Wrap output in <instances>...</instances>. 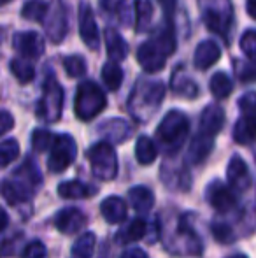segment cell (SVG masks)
Returning a JSON list of instances; mask_svg holds the SVG:
<instances>
[{
    "label": "cell",
    "mask_w": 256,
    "mask_h": 258,
    "mask_svg": "<svg viewBox=\"0 0 256 258\" xmlns=\"http://www.w3.org/2000/svg\"><path fill=\"white\" fill-rule=\"evenodd\" d=\"M153 20V4L151 0H135V28L137 32L147 30Z\"/></svg>",
    "instance_id": "obj_32"
},
{
    "label": "cell",
    "mask_w": 256,
    "mask_h": 258,
    "mask_svg": "<svg viewBox=\"0 0 256 258\" xmlns=\"http://www.w3.org/2000/svg\"><path fill=\"white\" fill-rule=\"evenodd\" d=\"M106 95H104L102 88L95 81H84L79 85L74 104V111L79 119L90 121L95 116H99L106 109Z\"/></svg>",
    "instance_id": "obj_4"
},
{
    "label": "cell",
    "mask_w": 256,
    "mask_h": 258,
    "mask_svg": "<svg viewBox=\"0 0 256 258\" xmlns=\"http://www.w3.org/2000/svg\"><path fill=\"white\" fill-rule=\"evenodd\" d=\"M211 232L214 235V239L218 242H223V244H228V242L235 241V235H233V230L230 228L228 223H223V221H214L211 227Z\"/></svg>",
    "instance_id": "obj_39"
},
{
    "label": "cell",
    "mask_w": 256,
    "mask_h": 258,
    "mask_svg": "<svg viewBox=\"0 0 256 258\" xmlns=\"http://www.w3.org/2000/svg\"><path fill=\"white\" fill-rule=\"evenodd\" d=\"M90 163H92V172L95 177L102 181H113L118 174V155L114 151L113 144L102 141L97 143L86 151Z\"/></svg>",
    "instance_id": "obj_5"
},
{
    "label": "cell",
    "mask_w": 256,
    "mask_h": 258,
    "mask_svg": "<svg viewBox=\"0 0 256 258\" xmlns=\"http://www.w3.org/2000/svg\"><path fill=\"white\" fill-rule=\"evenodd\" d=\"M20 155V144L14 139H7L0 144V167H6L13 163Z\"/></svg>",
    "instance_id": "obj_36"
},
{
    "label": "cell",
    "mask_w": 256,
    "mask_h": 258,
    "mask_svg": "<svg viewBox=\"0 0 256 258\" xmlns=\"http://www.w3.org/2000/svg\"><path fill=\"white\" fill-rule=\"evenodd\" d=\"M14 126V118L11 112L2 111L0 109V136H4L6 132H9L11 128Z\"/></svg>",
    "instance_id": "obj_43"
},
{
    "label": "cell",
    "mask_w": 256,
    "mask_h": 258,
    "mask_svg": "<svg viewBox=\"0 0 256 258\" xmlns=\"http://www.w3.org/2000/svg\"><path fill=\"white\" fill-rule=\"evenodd\" d=\"M102 7L109 13H120L125 6H127V0H100Z\"/></svg>",
    "instance_id": "obj_45"
},
{
    "label": "cell",
    "mask_w": 256,
    "mask_h": 258,
    "mask_svg": "<svg viewBox=\"0 0 256 258\" xmlns=\"http://www.w3.org/2000/svg\"><path fill=\"white\" fill-rule=\"evenodd\" d=\"M204 21L212 32L223 35V37H228L230 27H232V14L230 13L218 9H207L204 14Z\"/></svg>",
    "instance_id": "obj_19"
},
{
    "label": "cell",
    "mask_w": 256,
    "mask_h": 258,
    "mask_svg": "<svg viewBox=\"0 0 256 258\" xmlns=\"http://www.w3.org/2000/svg\"><path fill=\"white\" fill-rule=\"evenodd\" d=\"M23 16L27 20H34L46 25L49 16V2H44V0H30L23 7Z\"/></svg>",
    "instance_id": "obj_31"
},
{
    "label": "cell",
    "mask_w": 256,
    "mask_h": 258,
    "mask_svg": "<svg viewBox=\"0 0 256 258\" xmlns=\"http://www.w3.org/2000/svg\"><path fill=\"white\" fill-rule=\"evenodd\" d=\"M225 125V111L219 105H207L200 116V134L216 137Z\"/></svg>",
    "instance_id": "obj_15"
},
{
    "label": "cell",
    "mask_w": 256,
    "mask_h": 258,
    "mask_svg": "<svg viewBox=\"0 0 256 258\" xmlns=\"http://www.w3.org/2000/svg\"><path fill=\"white\" fill-rule=\"evenodd\" d=\"M235 71H237V78L242 79V81H253L254 79V65L251 60L247 61H235Z\"/></svg>",
    "instance_id": "obj_42"
},
{
    "label": "cell",
    "mask_w": 256,
    "mask_h": 258,
    "mask_svg": "<svg viewBox=\"0 0 256 258\" xmlns=\"http://www.w3.org/2000/svg\"><path fill=\"white\" fill-rule=\"evenodd\" d=\"M172 90L176 93L183 97H188V99H195L198 95V86L193 79H190L188 76L183 74L181 69H178V72L172 78Z\"/></svg>",
    "instance_id": "obj_29"
},
{
    "label": "cell",
    "mask_w": 256,
    "mask_h": 258,
    "mask_svg": "<svg viewBox=\"0 0 256 258\" xmlns=\"http://www.w3.org/2000/svg\"><path fill=\"white\" fill-rule=\"evenodd\" d=\"M151 42H153L165 56H168V54H172L176 51V35H174V27L170 25V21H167V23L151 37Z\"/></svg>",
    "instance_id": "obj_23"
},
{
    "label": "cell",
    "mask_w": 256,
    "mask_h": 258,
    "mask_svg": "<svg viewBox=\"0 0 256 258\" xmlns=\"http://www.w3.org/2000/svg\"><path fill=\"white\" fill-rule=\"evenodd\" d=\"M130 206L139 214H146L153 209L154 206V195L147 186H133L128 191Z\"/></svg>",
    "instance_id": "obj_20"
},
{
    "label": "cell",
    "mask_w": 256,
    "mask_h": 258,
    "mask_svg": "<svg viewBox=\"0 0 256 258\" xmlns=\"http://www.w3.org/2000/svg\"><path fill=\"white\" fill-rule=\"evenodd\" d=\"M9 0H0V6H4V4H7Z\"/></svg>",
    "instance_id": "obj_51"
},
{
    "label": "cell",
    "mask_w": 256,
    "mask_h": 258,
    "mask_svg": "<svg viewBox=\"0 0 256 258\" xmlns=\"http://www.w3.org/2000/svg\"><path fill=\"white\" fill-rule=\"evenodd\" d=\"M158 156V148L147 136H140L135 143V158L140 165H151Z\"/></svg>",
    "instance_id": "obj_26"
},
{
    "label": "cell",
    "mask_w": 256,
    "mask_h": 258,
    "mask_svg": "<svg viewBox=\"0 0 256 258\" xmlns=\"http://www.w3.org/2000/svg\"><path fill=\"white\" fill-rule=\"evenodd\" d=\"M146 235H147V221L142 220V218H135V220H132L130 223H127L121 228L120 234H118V241L127 244V242L140 241Z\"/></svg>",
    "instance_id": "obj_24"
},
{
    "label": "cell",
    "mask_w": 256,
    "mask_h": 258,
    "mask_svg": "<svg viewBox=\"0 0 256 258\" xmlns=\"http://www.w3.org/2000/svg\"><path fill=\"white\" fill-rule=\"evenodd\" d=\"M42 177L34 160L27 158L25 163L14 174L11 179L0 183V195L7 201V204L18 206L28 202L34 195V190L41 184Z\"/></svg>",
    "instance_id": "obj_1"
},
{
    "label": "cell",
    "mask_w": 256,
    "mask_h": 258,
    "mask_svg": "<svg viewBox=\"0 0 256 258\" xmlns=\"http://www.w3.org/2000/svg\"><path fill=\"white\" fill-rule=\"evenodd\" d=\"M79 35H81L86 46H90L92 49H97V46L100 42L99 28H97V21L95 16H93L92 7L84 2L79 7Z\"/></svg>",
    "instance_id": "obj_10"
},
{
    "label": "cell",
    "mask_w": 256,
    "mask_h": 258,
    "mask_svg": "<svg viewBox=\"0 0 256 258\" xmlns=\"http://www.w3.org/2000/svg\"><path fill=\"white\" fill-rule=\"evenodd\" d=\"M205 199H207L209 206L219 214H226L237 206V197L232 191V188L226 186L221 181H212L205 190Z\"/></svg>",
    "instance_id": "obj_9"
},
{
    "label": "cell",
    "mask_w": 256,
    "mask_h": 258,
    "mask_svg": "<svg viewBox=\"0 0 256 258\" xmlns=\"http://www.w3.org/2000/svg\"><path fill=\"white\" fill-rule=\"evenodd\" d=\"M23 258H48V249H46V246L41 241H32L25 248Z\"/></svg>",
    "instance_id": "obj_41"
},
{
    "label": "cell",
    "mask_w": 256,
    "mask_h": 258,
    "mask_svg": "<svg viewBox=\"0 0 256 258\" xmlns=\"http://www.w3.org/2000/svg\"><path fill=\"white\" fill-rule=\"evenodd\" d=\"M165 97V86L161 81H139L128 99L132 116L140 123H146L161 105Z\"/></svg>",
    "instance_id": "obj_2"
},
{
    "label": "cell",
    "mask_w": 256,
    "mask_h": 258,
    "mask_svg": "<svg viewBox=\"0 0 256 258\" xmlns=\"http://www.w3.org/2000/svg\"><path fill=\"white\" fill-rule=\"evenodd\" d=\"M161 179L167 184L168 188H174V190H188L192 186V179H190V172L186 169H172L170 172L167 169H163V174H161Z\"/></svg>",
    "instance_id": "obj_28"
},
{
    "label": "cell",
    "mask_w": 256,
    "mask_h": 258,
    "mask_svg": "<svg viewBox=\"0 0 256 258\" xmlns=\"http://www.w3.org/2000/svg\"><path fill=\"white\" fill-rule=\"evenodd\" d=\"M86 214L82 211L75 209V207H68V209L60 211L55 216V227L58 228L62 234H75L86 225Z\"/></svg>",
    "instance_id": "obj_14"
},
{
    "label": "cell",
    "mask_w": 256,
    "mask_h": 258,
    "mask_svg": "<svg viewBox=\"0 0 256 258\" xmlns=\"http://www.w3.org/2000/svg\"><path fill=\"white\" fill-rule=\"evenodd\" d=\"M165 60H167V56H165L151 41L140 44L139 49H137V61H139V65L146 72L161 71V69L165 67Z\"/></svg>",
    "instance_id": "obj_13"
},
{
    "label": "cell",
    "mask_w": 256,
    "mask_h": 258,
    "mask_svg": "<svg viewBox=\"0 0 256 258\" xmlns=\"http://www.w3.org/2000/svg\"><path fill=\"white\" fill-rule=\"evenodd\" d=\"M212 144H214V137L205 136V134L198 132L195 136V139L190 144V151H188V158L192 163H202L209 155H211Z\"/></svg>",
    "instance_id": "obj_22"
},
{
    "label": "cell",
    "mask_w": 256,
    "mask_h": 258,
    "mask_svg": "<svg viewBox=\"0 0 256 258\" xmlns=\"http://www.w3.org/2000/svg\"><path fill=\"white\" fill-rule=\"evenodd\" d=\"M100 134L106 137L107 143H125L130 137L132 130H130L128 123L125 119H107L104 125H100Z\"/></svg>",
    "instance_id": "obj_18"
},
{
    "label": "cell",
    "mask_w": 256,
    "mask_h": 258,
    "mask_svg": "<svg viewBox=\"0 0 256 258\" xmlns=\"http://www.w3.org/2000/svg\"><path fill=\"white\" fill-rule=\"evenodd\" d=\"M77 155V148H75V141L72 139L68 134L62 136H55L49 148V158H48V169L51 172H63L68 165L75 160Z\"/></svg>",
    "instance_id": "obj_8"
},
{
    "label": "cell",
    "mask_w": 256,
    "mask_h": 258,
    "mask_svg": "<svg viewBox=\"0 0 256 258\" xmlns=\"http://www.w3.org/2000/svg\"><path fill=\"white\" fill-rule=\"evenodd\" d=\"M226 177H228V184L235 191H246L251 188V172L247 169L246 162L240 156H233L228 163L226 169Z\"/></svg>",
    "instance_id": "obj_12"
},
{
    "label": "cell",
    "mask_w": 256,
    "mask_h": 258,
    "mask_svg": "<svg viewBox=\"0 0 256 258\" xmlns=\"http://www.w3.org/2000/svg\"><path fill=\"white\" fill-rule=\"evenodd\" d=\"M239 107L244 114H254V93H247L239 100Z\"/></svg>",
    "instance_id": "obj_44"
},
{
    "label": "cell",
    "mask_w": 256,
    "mask_h": 258,
    "mask_svg": "<svg viewBox=\"0 0 256 258\" xmlns=\"http://www.w3.org/2000/svg\"><path fill=\"white\" fill-rule=\"evenodd\" d=\"M100 213L106 218L107 223L116 225V223H123V221L127 220L128 207L123 199L113 195V197H107L102 201V204H100Z\"/></svg>",
    "instance_id": "obj_16"
},
{
    "label": "cell",
    "mask_w": 256,
    "mask_h": 258,
    "mask_svg": "<svg viewBox=\"0 0 256 258\" xmlns=\"http://www.w3.org/2000/svg\"><path fill=\"white\" fill-rule=\"evenodd\" d=\"M104 39H106L107 54L113 58V61H121L127 58L128 46L125 42V39L121 37L120 32H116L114 28H107L106 34H104Z\"/></svg>",
    "instance_id": "obj_21"
},
{
    "label": "cell",
    "mask_w": 256,
    "mask_h": 258,
    "mask_svg": "<svg viewBox=\"0 0 256 258\" xmlns=\"http://www.w3.org/2000/svg\"><path fill=\"white\" fill-rule=\"evenodd\" d=\"M121 258H147V253L142 251L140 248H130L121 255Z\"/></svg>",
    "instance_id": "obj_46"
},
{
    "label": "cell",
    "mask_w": 256,
    "mask_h": 258,
    "mask_svg": "<svg viewBox=\"0 0 256 258\" xmlns=\"http://www.w3.org/2000/svg\"><path fill=\"white\" fill-rule=\"evenodd\" d=\"M13 42L14 49L25 58H39L44 53V41L35 32H18Z\"/></svg>",
    "instance_id": "obj_11"
},
{
    "label": "cell",
    "mask_w": 256,
    "mask_h": 258,
    "mask_svg": "<svg viewBox=\"0 0 256 258\" xmlns=\"http://www.w3.org/2000/svg\"><path fill=\"white\" fill-rule=\"evenodd\" d=\"M233 139L239 144H251L254 139V114H244L233 128Z\"/></svg>",
    "instance_id": "obj_27"
},
{
    "label": "cell",
    "mask_w": 256,
    "mask_h": 258,
    "mask_svg": "<svg viewBox=\"0 0 256 258\" xmlns=\"http://www.w3.org/2000/svg\"><path fill=\"white\" fill-rule=\"evenodd\" d=\"M63 109V90L58 85L53 76H49L44 81V88H42V97L37 104V116L42 121L55 123L62 116Z\"/></svg>",
    "instance_id": "obj_6"
},
{
    "label": "cell",
    "mask_w": 256,
    "mask_h": 258,
    "mask_svg": "<svg viewBox=\"0 0 256 258\" xmlns=\"http://www.w3.org/2000/svg\"><path fill=\"white\" fill-rule=\"evenodd\" d=\"M63 67L67 71L68 78H81L86 72V63L79 54H74V56H67L63 60Z\"/></svg>",
    "instance_id": "obj_38"
},
{
    "label": "cell",
    "mask_w": 256,
    "mask_h": 258,
    "mask_svg": "<svg viewBox=\"0 0 256 258\" xmlns=\"http://www.w3.org/2000/svg\"><path fill=\"white\" fill-rule=\"evenodd\" d=\"M247 14L251 18H256V0H247Z\"/></svg>",
    "instance_id": "obj_49"
},
{
    "label": "cell",
    "mask_w": 256,
    "mask_h": 258,
    "mask_svg": "<svg viewBox=\"0 0 256 258\" xmlns=\"http://www.w3.org/2000/svg\"><path fill=\"white\" fill-rule=\"evenodd\" d=\"M7 223H9V216H7V213L6 211L0 207V232L4 230V228L7 227Z\"/></svg>",
    "instance_id": "obj_48"
},
{
    "label": "cell",
    "mask_w": 256,
    "mask_h": 258,
    "mask_svg": "<svg viewBox=\"0 0 256 258\" xmlns=\"http://www.w3.org/2000/svg\"><path fill=\"white\" fill-rule=\"evenodd\" d=\"M55 139L49 130H44V128H37L34 134H32V146L37 153H44L51 148V143Z\"/></svg>",
    "instance_id": "obj_37"
},
{
    "label": "cell",
    "mask_w": 256,
    "mask_h": 258,
    "mask_svg": "<svg viewBox=\"0 0 256 258\" xmlns=\"http://www.w3.org/2000/svg\"><path fill=\"white\" fill-rule=\"evenodd\" d=\"M97 194L95 186H90L81 181H65L58 186V195L63 199H86Z\"/></svg>",
    "instance_id": "obj_25"
},
{
    "label": "cell",
    "mask_w": 256,
    "mask_h": 258,
    "mask_svg": "<svg viewBox=\"0 0 256 258\" xmlns=\"http://www.w3.org/2000/svg\"><path fill=\"white\" fill-rule=\"evenodd\" d=\"M167 235L168 239L165 241V244L170 253H176V255H200L202 253L200 239L192 230L185 216L179 218L176 230Z\"/></svg>",
    "instance_id": "obj_7"
},
{
    "label": "cell",
    "mask_w": 256,
    "mask_h": 258,
    "mask_svg": "<svg viewBox=\"0 0 256 258\" xmlns=\"http://www.w3.org/2000/svg\"><path fill=\"white\" fill-rule=\"evenodd\" d=\"M190 121L181 111H170L163 116L156 128V139L167 155L178 153L186 143Z\"/></svg>",
    "instance_id": "obj_3"
},
{
    "label": "cell",
    "mask_w": 256,
    "mask_h": 258,
    "mask_svg": "<svg viewBox=\"0 0 256 258\" xmlns=\"http://www.w3.org/2000/svg\"><path fill=\"white\" fill-rule=\"evenodd\" d=\"M209 86H211V93L219 100L226 99V97H228L230 93H232V90H233L232 79H230L225 72H216V74L211 78Z\"/></svg>",
    "instance_id": "obj_33"
},
{
    "label": "cell",
    "mask_w": 256,
    "mask_h": 258,
    "mask_svg": "<svg viewBox=\"0 0 256 258\" xmlns=\"http://www.w3.org/2000/svg\"><path fill=\"white\" fill-rule=\"evenodd\" d=\"M11 71H13L14 78H16L20 83H23V85L30 83L35 76L34 65L27 60H21V58H14V60L11 61Z\"/></svg>",
    "instance_id": "obj_35"
},
{
    "label": "cell",
    "mask_w": 256,
    "mask_h": 258,
    "mask_svg": "<svg viewBox=\"0 0 256 258\" xmlns=\"http://www.w3.org/2000/svg\"><path fill=\"white\" fill-rule=\"evenodd\" d=\"M158 2H160L161 9L165 11V14H167V16H170V14L174 13V9H176V0H158Z\"/></svg>",
    "instance_id": "obj_47"
},
{
    "label": "cell",
    "mask_w": 256,
    "mask_h": 258,
    "mask_svg": "<svg viewBox=\"0 0 256 258\" xmlns=\"http://www.w3.org/2000/svg\"><path fill=\"white\" fill-rule=\"evenodd\" d=\"M219 56H221L219 46L216 44L214 41H204L195 49L193 63H195V67L200 69V71H207L209 67H212V65L219 60Z\"/></svg>",
    "instance_id": "obj_17"
},
{
    "label": "cell",
    "mask_w": 256,
    "mask_h": 258,
    "mask_svg": "<svg viewBox=\"0 0 256 258\" xmlns=\"http://www.w3.org/2000/svg\"><path fill=\"white\" fill-rule=\"evenodd\" d=\"M230 258H247L246 255H233V256H230Z\"/></svg>",
    "instance_id": "obj_50"
},
{
    "label": "cell",
    "mask_w": 256,
    "mask_h": 258,
    "mask_svg": "<svg viewBox=\"0 0 256 258\" xmlns=\"http://www.w3.org/2000/svg\"><path fill=\"white\" fill-rule=\"evenodd\" d=\"M97 237L93 232H84L77 237V241L72 246V256L74 258H92L95 251Z\"/></svg>",
    "instance_id": "obj_30"
},
{
    "label": "cell",
    "mask_w": 256,
    "mask_h": 258,
    "mask_svg": "<svg viewBox=\"0 0 256 258\" xmlns=\"http://www.w3.org/2000/svg\"><path fill=\"white\" fill-rule=\"evenodd\" d=\"M102 79L111 92H116L123 83V71L116 61H107L102 69Z\"/></svg>",
    "instance_id": "obj_34"
},
{
    "label": "cell",
    "mask_w": 256,
    "mask_h": 258,
    "mask_svg": "<svg viewBox=\"0 0 256 258\" xmlns=\"http://www.w3.org/2000/svg\"><path fill=\"white\" fill-rule=\"evenodd\" d=\"M240 48L246 53L247 60L254 61V56H256V32L254 30H247L246 34L242 35V39H240Z\"/></svg>",
    "instance_id": "obj_40"
}]
</instances>
